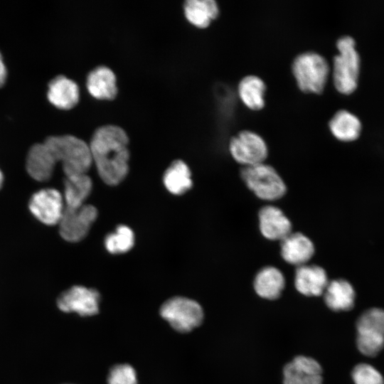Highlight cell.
<instances>
[{
  "instance_id": "cell-1",
  "label": "cell",
  "mask_w": 384,
  "mask_h": 384,
  "mask_svg": "<svg viewBox=\"0 0 384 384\" xmlns=\"http://www.w3.org/2000/svg\"><path fill=\"white\" fill-rule=\"evenodd\" d=\"M128 137L123 129L105 125L93 134L89 145L92 163L106 184L116 186L129 171Z\"/></svg>"
},
{
  "instance_id": "cell-2",
  "label": "cell",
  "mask_w": 384,
  "mask_h": 384,
  "mask_svg": "<svg viewBox=\"0 0 384 384\" xmlns=\"http://www.w3.org/2000/svg\"><path fill=\"white\" fill-rule=\"evenodd\" d=\"M44 143L56 162H60L65 177L85 174L92 164L89 145L70 134L50 136Z\"/></svg>"
},
{
  "instance_id": "cell-3",
  "label": "cell",
  "mask_w": 384,
  "mask_h": 384,
  "mask_svg": "<svg viewBox=\"0 0 384 384\" xmlns=\"http://www.w3.org/2000/svg\"><path fill=\"white\" fill-rule=\"evenodd\" d=\"M292 71L302 91L319 94L326 86L329 66L327 60L320 54L306 51L295 57L292 64Z\"/></svg>"
},
{
  "instance_id": "cell-4",
  "label": "cell",
  "mask_w": 384,
  "mask_h": 384,
  "mask_svg": "<svg viewBox=\"0 0 384 384\" xmlns=\"http://www.w3.org/2000/svg\"><path fill=\"white\" fill-rule=\"evenodd\" d=\"M338 54L333 61V81L336 90L344 95L353 92L358 84L360 68L359 55L355 41L350 36H343L336 42Z\"/></svg>"
},
{
  "instance_id": "cell-5",
  "label": "cell",
  "mask_w": 384,
  "mask_h": 384,
  "mask_svg": "<svg viewBox=\"0 0 384 384\" xmlns=\"http://www.w3.org/2000/svg\"><path fill=\"white\" fill-rule=\"evenodd\" d=\"M240 176L246 186L261 200L277 201L286 193L284 180L272 166L265 162L243 167Z\"/></svg>"
},
{
  "instance_id": "cell-6",
  "label": "cell",
  "mask_w": 384,
  "mask_h": 384,
  "mask_svg": "<svg viewBox=\"0 0 384 384\" xmlns=\"http://www.w3.org/2000/svg\"><path fill=\"white\" fill-rule=\"evenodd\" d=\"M161 316L180 333H188L199 326L204 318L202 306L196 301L184 297H174L161 306Z\"/></svg>"
},
{
  "instance_id": "cell-7",
  "label": "cell",
  "mask_w": 384,
  "mask_h": 384,
  "mask_svg": "<svg viewBox=\"0 0 384 384\" xmlns=\"http://www.w3.org/2000/svg\"><path fill=\"white\" fill-rule=\"evenodd\" d=\"M358 349L365 356L374 357L384 347V310H366L356 321Z\"/></svg>"
},
{
  "instance_id": "cell-8",
  "label": "cell",
  "mask_w": 384,
  "mask_h": 384,
  "mask_svg": "<svg viewBox=\"0 0 384 384\" xmlns=\"http://www.w3.org/2000/svg\"><path fill=\"white\" fill-rule=\"evenodd\" d=\"M230 155L244 167L264 163L268 149L265 141L258 134L242 130L233 136L228 144Z\"/></svg>"
},
{
  "instance_id": "cell-9",
  "label": "cell",
  "mask_w": 384,
  "mask_h": 384,
  "mask_svg": "<svg viewBox=\"0 0 384 384\" xmlns=\"http://www.w3.org/2000/svg\"><path fill=\"white\" fill-rule=\"evenodd\" d=\"M97 217V210L92 205L84 204L77 208L65 207L58 223L59 233L70 242L83 240Z\"/></svg>"
},
{
  "instance_id": "cell-10",
  "label": "cell",
  "mask_w": 384,
  "mask_h": 384,
  "mask_svg": "<svg viewBox=\"0 0 384 384\" xmlns=\"http://www.w3.org/2000/svg\"><path fill=\"white\" fill-rule=\"evenodd\" d=\"M100 302V295L96 289L75 285L60 294L57 305L63 312H74L82 316H89L99 312Z\"/></svg>"
},
{
  "instance_id": "cell-11",
  "label": "cell",
  "mask_w": 384,
  "mask_h": 384,
  "mask_svg": "<svg viewBox=\"0 0 384 384\" xmlns=\"http://www.w3.org/2000/svg\"><path fill=\"white\" fill-rule=\"evenodd\" d=\"M28 208L40 222L48 225H54L58 224L61 219L65 203L63 196L58 190L44 188L32 195Z\"/></svg>"
},
{
  "instance_id": "cell-12",
  "label": "cell",
  "mask_w": 384,
  "mask_h": 384,
  "mask_svg": "<svg viewBox=\"0 0 384 384\" xmlns=\"http://www.w3.org/2000/svg\"><path fill=\"white\" fill-rule=\"evenodd\" d=\"M322 368L311 357L297 356L283 368V384H322Z\"/></svg>"
},
{
  "instance_id": "cell-13",
  "label": "cell",
  "mask_w": 384,
  "mask_h": 384,
  "mask_svg": "<svg viewBox=\"0 0 384 384\" xmlns=\"http://www.w3.org/2000/svg\"><path fill=\"white\" fill-rule=\"evenodd\" d=\"M259 229L264 238L281 241L292 233V223L284 212L274 206H265L258 213Z\"/></svg>"
},
{
  "instance_id": "cell-14",
  "label": "cell",
  "mask_w": 384,
  "mask_h": 384,
  "mask_svg": "<svg viewBox=\"0 0 384 384\" xmlns=\"http://www.w3.org/2000/svg\"><path fill=\"white\" fill-rule=\"evenodd\" d=\"M313 242L302 233H291L280 241V254L287 263L297 267L308 263L314 255Z\"/></svg>"
},
{
  "instance_id": "cell-15",
  "label": "cell",
  "mask_w": 384,
  "mask_h": 384,
  "mask_svg": "<svg viewBox=\"0 0 384 384\" xmlns=\"http://www.w3.org/2000/svg\"><path fill=\"white\" fill-rule=\"evenodd\" d=\"M329 283L325 270L316 265H304L297 267L294 286L302 294L319 297L324 294Z\"/></svg>"
},
{
  "instance_id": "cell-16",
  "label": "cell",
  "mask_w": 384,
  "mask_h": 384,
  "mask_svg": "<svg viewBox=\"0 0 384 384\" xmlns=\"http://www.w3.org/2000/svg\"><path fill=\"white\" fill-rule=\"evenodd\" d=\"M56 161L48 146L44 143L33 144L29 149L26 168L31 178L38 181L49 180Z\"/></svg>"
},
{
  "instance_id": "cell-17",
  "label": "cell",
  "mask_w": 384,
  "mask_h": 384,
  "mask_svg": "<svg viewBox=\"0 0 384 384\" xmlns=\"http://www.w3.org/2000/svg\"><path fill=\"white\" fill-rule=\"evenodd\" d=\"M47 97L50 102L58 108L68 110L78 102L80 90L73 80L58 75L50 81Z\"/></svg>"
},
{
  "instance_id": "cell-18",
  "label": "cell",
  "mask_w": 384,
  "mask_h": 384,
  "mask_svg": "<svg viewBox=\"0 0 384 384\" xmlns=\"http://www.w3.org/2000/svg\"><path fill=\"white\" fill-rule=\"evenodd\" d=\"M285 287V278L282 272L273 266H266L256 274L253 287L256 294L265 299H278Z\"/></svg>"
},
{
  "instance_id": "cell-19",
  "label": "cell",
  "mask_w": 384,
  "mask_h": 384,
  "mask_svg": "<svg viewBox=\"0 0 384 384\" xmlns=\"http://www.w3.org/2000/svg\"><path fill=\"white\" fill-rule=\"evenodd\" d=\"M86 85L90 94L98 100H111L117 93L115 75L106 66L92 70L87 77Z\"/></svg>"
},
{
  "instance_id": "cell-20",
  "label": "cell",
  "mask_w": 384,
  "mask_h": 384,
  "mask_svg": "<svg viewBox=\"0 0 384 384\" xmlns=\"http://www.w3.org/2000/svg\"><path fill=\"white\" fill-rule=\"evenodd\" d=\"M323 295L326 305L334 311H349L353 308L356 293L351 284L346 279L329 282Z\"/></svg>"
},
{
  "instance_id": "cell-21",
  "label": "cell",
  "mask_w": 384,
  "mask_h": 384,
  "mask_svg": "<svg viewBox=\"0 0 384 384\" xmlns=\"http://www.w3.org/2000/svg\"><path fill=\"white\" fill-rule=\"evenodd\" d=\"M266 85L262 78L255 75L242 78L238 85V96L249 109L259 110L265 105Z\"/></svg>"
},
{
  "instance_id": "cell-22",
  "label": "cell",
  "mask_w": 384,
  "mask_h": 384,
  "mask_svg": "<svg viewBox=\"0 0 384 384\" xmlns=\"http://www.w3.org/2000/svg\"><path fill=\"white\" fill-rule=\"evenodd\" d=\"M92 188V182L87 174L65 177L63 196L65 207L77 208L83 206Z\"/></svg>"
},
{
  "instance_id": "cell-23",
  "label": "cell",
  "mask_w": 384,
  "mask_h": 384,
  "mask_svg": "<svg viewBox=\"0 0 384 384\" xmlns=\"http://www.w3.org/2000/svg\"><path fill=\"white\" fill-rule=\"evenodd\" d=\"M163 183L168 191L174 195H182L191 188L193 181L191 170L182 160H176L166 169Z\"/></svg>"
},
{
  "instance_id": "cell-24",
  "label": "cell",
  "mask_w": 384,
  "mask_h": 384,
  "mask_svg": "<svg viewBox=\"0 0 384 384\" xmlns=\"http://www.w3.org/2000/svg\"><path fill=\"white\" fill-rule=\"evenodd\" d=\"M183 9L187 20L198 28L207 27L219 14L218 6L214 0H188Z\"/></svg>"
},
{
  "instance_id": "cell-25",
  "label": "cell",
  "mask_w": 384,
  "mask_h": 384,
  "mask_svg": "<svg viewBox=\"0 0 384 384\" xmlns=\"http://www.w3.org/2000/svg\"><path fill=\"white\" fill-rule=\"evenodd\" d=\"M329 127L332 134L343 142L356 139L361 129V124L358 117L346 110L336 112L330 119Z\"/></svg>"
},
{
  "instance_id": "cell-26",
  "label": "cell",
  "mask_w": 384,
  "mask_h": 384,
  "mask_svg": "<svg viewBox=\"0 0 384 384\" xmlns=\"http://www.w3.org/2000/svg\"><path fill=\"white\" fill-rule=\"evenodd\" d=\"M105 247L111 254H122L132 249L134 244V235L132 230L127 225H120L116 230L107 235Z\"/></svg>"
},
{
  "instance_id": "cell-27",
  "label": "cell",
  "mask_w": 384,
  "mask_h": 384,
  "mask_svg": "<svg viewBox=\"0 0 384 384\" xmlns=\"http://www.w3.org/2000/svg\"><path fill=\"white\" fill-rule=\"evenodd\" d=\"M137 376L134 368L129 364L122 363L113 366L107 375V384H137Z\"/></svg>"
},
{
  "instance_id": "cell-28",
  "label": "cell",
  "mask_w": 384,
  "mask_h": 384,
  "mask_svg": "<svg viewBox=\"0 0 384 384\" xmlns=\"http://www.w3.org/2000/svg\"><path fill=\"white\" fill-rule=\"evenodd\" d=\"M351 375L355 384H384L382 375L367 363L356 365L352 370Z\"/></svg>"
},
{
  "instance_id": "cell-29",
  "label": "cell",
  "mask_w": 384,
  "mask_h": 384,
  "mask_svg": "<svg viewBox=\"0 0 384 384\" xmlns=\"http://www.w3.org/2000/svg\"><path fill=\"white\" fill-rule=\"evenodd\" d=\"M6 68L0 52V86L3 85L6 78Z\"/></svg>"
},
{
  "instance_id": "cell-30",
  "label": "cell",
  "mask_w": 384,
  "mask_h": 384,
  "mask_svg": "<svg viewBox=\"0 0 384 384\" xmlns=\"http://www.w3.org/2000/svg\"><path fill=\"white\" fill-rule=\"evenodd\" d=\"M3 180H4V176H3L1 171L0 170V188L2 186Z\"/></svg>"
}]
</instances>
